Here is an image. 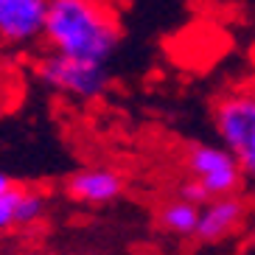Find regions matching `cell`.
I'll use <instances>...</instances> for the list:
<instances>
[{
    "instance_id": "cell-1",
    "label": "cell",
    "mask_w": 255,
    "mask_h": 255,
    "mask_svg": "<svg viewBox=\"0 0 255 255\" xmlns=\"http://www.w3.org/2000/svg\"><path fill=\"white\" fill-rule=\"evenodd\" d=\"M118 14L104 0H48L42 42L48 51L84 62H107L121 48Z\"/></svg>"
},
{
    "instance_id": "cell-2",
    "label": "cell",
    "mask_w": 255,
    "mask_h": 255,
    "mask_svg": "<svg viewBox=\"0 0 255 255\" xmlns=\"http://www.w3.org/2000/svg\"><path fill=\"white\" fill-rule=\"evenodd\" d=\"M213 127L244 177L255 174V96L253 90H230L213 107Z\"/></svg>"
},
{
    "instance_id": "cell-3",
    "label": "cell",
    "mask_w": 255,
    "mask_h": 255,
    "mask_svg": "<svg viewBox=\"0 0 255 255\" xmlns=\"http://www.w3.org/2000/svg\"><path fill=\"white\" fill-rule=\"evenodd\" d=\"M37 76L48 90L76 98V101H96L110 90V82H113L107 65L62 56L53 51H48L37 62Z\"/></svg>"
},
{
    "instance_id": "cell-4",
    "label": "cell",
    "mask_w": 255,
    "mask_h": 255,
    "mask_svg": "<svg viewBox=\"0 0 255 255\" xmlns=\"http://www.w3.org/2000/svg\"><path fill=\"white\" fill-rule=\"evenodd\" d=\"M185 171L191 180H196L205 188V194L213 196H227L239 194L244 188V171L236 163L230 151L216 143H194L185 151Z\"/></svg>"
},
{
    "instance_id": "cell-5",
    "label": "cell",
    "mask_w": 255,
    "mask_h": 255,
    "mask_svg": "<svg viewBox=\"0 0 255 255\" xmlns=\"http://www.w3.org/2000/svg\"><path fill=\"white\" fill-rule=\"evenodd\" d=\"M62 188L73 202L104 208V205H113L115 199H121L127 182H124V174L113 165H84V168L70 171Z\"/></svg>"
},
{
    "instance_id": "cell-6",
    "label": "cell",
    "mask_w": 255,
    "mask_h": 255,
    "mask_svg": "<svg viewBox=\"0 0 255 255\" xmlns=\"http://www.w3.org/2000/svg\"><path fill=\"white\" fill-rule=\"evenodd\" d=\"M244 222H247V199L241 194L213 196L199 205L194 239H199L202 244H219L230 239L233 233H239Z\"/></svg>"
},
{
    "instance_id": "cell-7",
    "label": "cell",
    "mask_w": 255,
    "mask_h": 255,
    "mask_svg": "<svg viewBox=\"0 0 255 255\" xmlns=\"http://www.w3.org/2000/svg\"><path fill=\"white\" fill-rule=\"evenodd\" d=\"M48 0H0V45L28 48L42 37Z\"/></svg>"
},
{
    "instance_id": "cell-8",
    "label": "cell",
    "mask_w": 255,
    "mask_h": 255,
    "mask_svg": "<svg viewBox=\"0 0 255 255\" xmlns=\"http://www.w3.org/2000/svg\"><path fill=\"white\" fill-rule=\"evenodd\" d=\"M196 216H199V205H191L180 196H174L168 202L160 205L157 210V225L168 236H180V239H191L196 230Z\"/></svg>"
},
{
    "instance_id": "cell-9",
    "label": "cell",
    "mask_w": 255,
    "mask_h": 255,
    "mask_svg": "<svg viewBox=\"0 0 255 255\" xmlns=\"http://www.w3.org/2000/svg\"><path fill=\"white\" fill-rule=\"evenodd\" d=\"M48 194L39 185H20L17 182V227H34L48 216Z\"/></svg>"
},
{
    "instance_id": "cell-10",
    "label": "cell",
    "mask_w": 255,
    "mask_h": 255,
    "mask_svg": "<svg viewBox=\"0 0 255 255\" xmlns=\"http://www.w3.org/2000/svg\"><path fill=\"white\" fill-rule=\"evenodd\" d=\"M17 227V182L0 191V236Z\"/></svg>"
},
{
    "instance_id": "cell-11",
    "label": "cell",
    "mask_w": 255,
    "mask_h": 255,
    "mask_svg": "<svg viewBox=\"0 0 255 255\" xmlns=\"http://www.w3.org/2000/svg\"><path fill=\"white\" fill-rule=\"evenodd\" d=\"M177 196H180V199H185V202H191V205H205V202L210 199V196L205 194V188L199 185L196 180H191V177L180 182V188H177Z\"/></svg>"
},
{
    "instance_id": "cell-12",
    "label": "cell",
    "mask_w": 255,
    "mask_h": 255,
    "mask_svg": "<svg viewBox=\"0 0 255 255\" xmlns=\"http://www.w3.org/2000/svg\"><path fill=\"white\" fill-rule=\"evenodd\" d=\"M11 185H14V180H11L6 171H0V191H6V188H11Z\"/></svg>"
}]
</instances>
